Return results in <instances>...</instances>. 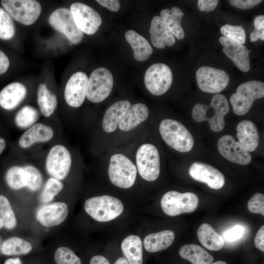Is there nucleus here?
I'll use <instances>...</instances> for the list:
<instances>
[{"instance_id": "obj_48", "label": "nucleus", "mask_w": 264, "mask_h": 264, "mask_svg": "<svg viewBox=\"0 0 264 264\" xmlns=\"http://www.w3.org/2000/svg\"><path fill=\"white\" fill-rule=\"evenodd\" d=\"M254 243L255 246L262 251L264 252V226L263 225L257 231Z\"/></svg>"}, {"instance_id": "obj_11", "label": "nucleus", "mask_w": 264, "mask_h": 264, "mask_svg": "<svg viewBox=\"0 0 264 264\" xmlns=\"http://www.w3.org/2000/svg\"><path fill=\"white\" fill-rule=\"evenodd\" d=\"M71 154L67 148L62 145L52 147L45 159V169L51 177L59 180L68 175L71 166Z\"/></svg>"}, {"instance_id": "obj_2", "label": "nucleus", "mask_w": 264, "mask_h": 264, "mask_svg": "<svg viewBox=\"0 0 264 264\" xmlns=\"http://www.w3.org/2000/svg\"><path fill=\"white\" fill-rule=\"evenodd\" d=\"M124 208L119 199L110 195L89 198L84 204L86 213L99 222H108L116 219L123 213Z\"/></svg>"}, {"instance_id": "obj_36", "label": "nucleus", "mask_w": 264, "mask_h": 264, "mask_svg": "<svg viewBox=\"0 0 264 264\" xmlns=\"http://www.w3.org/2000/svg\"><path fill=\"white\" fill-rule=\"evenodd\" d=\"M64 184L59 180L50 177L46 181L40 196V201L43 203L51 202L63 189Z\"/></svg>"}, {"instance_id": "obj_49", "label": "nucleus", "mask_w": 264, "mask_h": 264, "mask_svg": "<svg viewBox=\"0 0 264 264\" xmlns=\"http://www.w3.org/2000/svg\"><path fill=\"white\" fill-rule=\"evenodd\" d=\"M9 66V60L6 54L0 50V75L5 73Z\"/></svg>"}, {"instance_id": "obj_15", "label": "nucleus", "mask_w": 264, "mask_h": 264, "mask_svg": "<svg viewBox=\"0 0 264 264\" xmlns=\"http://www.w3.org/2000/svg\"><path fill=\"white\" fill-rule=\"evenodd\" d=\"M217 146L219 153L229 161L242 165H248L251 161L250 153L230 135L221 137Z\"/></svg>"}, {"instance_id": "obj_12", "label": "nucleus", "mask_w": 264, "mask_h": 264, "mask_svg": "<svg viewBox=\"0 0 264 264\" xmlns=\"http://www.w3.org/2000/svg\"><path fill=\"white\" fill-rule=\"evenodd\" d=\"M198 86L205 92L219 93L227 86L230 78L225 71L208 66L199 67L196 73Z\"/></svg>"}, {"instance_id": "obj_19", "label": "nucleus", "mask_w": 264, "mask_h": 264, "mask_svg": "<svg viewBox=\"0 0 264 264\" xmlns=\"http://www.w3.org/2000/svg\"><path fill=\"white\" fill-rule=\"evenodd\" d=\"M219 42L223 47L222 51L235 65L243 72H247L250 68L249 53L246 47L225 37L221 36Z\"/></svg>"}, {"instance_id": "obj_24", "label": "nucleus", "mask_w": 264, "mask_h": 264, "mask_svg": "<svg viewBox=\"0 0 264 264\" xmlns=\"http://www.w3.org/2000/svg\"><path fill=\"white\" fill-rule=\"evenodd\" d=\"M131 107L130 102L122 100L109 107L105 113L102 123L104 131L109 133L114 132Z\"/></svg>"}, {"instance_id": "obj_16", "label": "nucleus", "mask_w": 264, "mask_h": 264, "mask_svg": "<svg viewBox=\"0 0 264 264\" xmlns=\"http://www.w3.org/2000/svg\"><path fill=\"white\" fill-rule=\"evenodd\" d=\"M189 173L194 180L205 183L213 189H220L225 183L223 174L208 164L195 162L190 167Z\"/></svg>"}, {"instance_id": "obj_30", "label": "nucleus", "mask_w": 264, "mask_h": 264, "mask_svg": "<svg viewBox=\"0 0 264 264\" xmlns=\"http://www.w3.org/2000/svg\"><path fill=\"white\" fill-rule=\"evenodd\" d=\"M197 236L201 244L209 250L218 251L223 247L222 237L208 223H203L199 226Z\"/></svg>"}, {"instance_id": "obj_4", "label": "nucleus", "mask_w": 264, "mask_h": 264, "mask_svg": "<svg viewBox=\"0 0 264 264\" xmlns=\"http://www.w3.org/2000/svg\"><path fill=\"white\" fill-rule=\"evenodd\" d=\"M264 97V83L260 81H249L240 85L236 92L230 97L233 111L238 115L246 114L254 101Z\"/></svg>"}, {"instance_id": "obj_8", "label": "nucleus", "mask_w": 264, "mask_h": 264, "mask_svg": "<svg viewBox=\"0 0 264 264\" xmlns=\"http://www.w3.org/2000/svg\"><path fill=\"white\" fill-rule=\"evenodd\" d=\"M1 4L11 18L25 25L33 24L42 11L40 3L34 0H2Z\"/></svg>"}, {"instance_id": "obj_56", "label": "nucleus", "mask_w": 264, "mask_h": 264, "mask_svg": "<svg viewBox=\"0 0 264 264\" xmlns=\"http://www.w3.org/2000/svg\"><path fill=\"white\" fill-rule=\"evenodd\" d=\"M0 243H1V239H0Z\"/></svg>"}, {"instance_id": "obj_34", "label": "nucleus", "mask_w": 264, "mask_h": 264, "mask_svg": "<svg viewBox=\"0 0 264 264\" xmlns=\"http://www.w3.org/2000/svg\"><path fill=\"white\" fill-rule=\"evenodd\" d=\"M39 113L36 109L29 105L22 108L15 117L16 125L19 128L24 129L30 127L36 122Z\"/></svg>"}, {"instance_id": "obj_1", "label": "nucleus", "mask_w": 264, "mask_h": 264, "mask_svg": "<svg viewBox=\"0 0 264 264\" xmlns=\"http://www.w3.org/2000/svg\"><path fill=\"white\" fill-rule=\"evenodd\" d=\"M229 110L226 97L221 94H217L213 97L209 105L201 103L196 104L193 108L192 115L196 122L208 121L211 129L219 132L225 126L224 116Z\"/></svg>"}, {"instance_id": "obj_38", "label": "nucleus", "mask_w": 264, "mask_h": 264, "mask_svg": "<svg viewBox=\"0 0 264 264\" xmlns=\"http://www.w3.org/2000/svg\"><path fill=\"white\" fill-rule=\"evenodd\" d=\"M15 33V27L12 18L3 8L0 7V39L10 40Z\"/></svg>"}, {"instance_id": "obj_44", "label": "nucleus", "mask_w": 264, "mask_h": 264, "mask_svg": "<svg viewBox=\"0 0 264 264\" xmlns=\"http://www.w3.org/2000/svg\"><path fill=\"white\" fill-rule=\"evenodd\" d=\"M244 228L240 225H236L224 233V238L228 242H234L242 237Z\"/></svg>"}, {"instance_id": "obj_39", "label": "nucleus", "mask_w": 264, "mask_h": 264, "mask_svg": "<svg viewBox=\"0 0 264 264\" xmlns=\"http://www.w3.org/2000/svg\"><path fill=\"white\" fill-rule=\"evenodd\" d=\"M23 168L26 175V187L32 191L38 190L43 183V176L40 171L31 165H26Z\"/></svg>"}, {"instance_id": "obj_17", "label": "nucleus", "mask_w": 264, "mask_h": 264, "mask_svg": "<svg viewBox=\"0 0 264 264\" xmlns=\"http://www.w3.org/2000/svg\"><path fill=\"white\" fill-rule=\"evenodd\" d=\"M88 77L86 73L79 71L74 73L66 83L64 91L66 103L73 108L80 107L86 97Z\"/></svg>"}, {"instance_id": "obj_43", "label": "nucleus", "mask_w": 264, "mask_h": 264, "mask_svg": "<svg viewBox=\"0 0 264 264\" xmlns=\"http://www.w3.org/2000/svg\"><path fill=\"white\" fill-rule=\"evenodd\" d=\"M254 29L251 32L250 41L256 42L259 39L264 40V16H256L254 20Z\"/></svg>"}, {"instance_id": "obj_5", "label": "nucleus", "mask_w": 264, "mask_h": 264, "mask_svg": "<svg viewBox=\"0 0 264 264\" xmlns=\"http://www.w3.org/2000/svg\"><path fill=\"white\" fill-rule=\"evenodd\" d=\"M136 175L135 165L127 156L119 154L111 156L108 175L113 185L121 188H129L134 184Z\"/></svg>"}, {"instance_id": "obj_52", "label": "nucleus", "mask_w": 264, "mask_h": 264, "mask_svg": "<svg viewBox=\"0 0 264 264\" xmlns=\"http://www.w3.org/2000/svg\"><path fill=\"white\" fill-rule=\"evenodd\" d=\"M114 264H129L127 259L123 257L119 258Z\"/></svg>"}, {"instance_id": "obj_37", "label": "nucleus", "mask_w": 264, "mask_h": 264, "mask_svg": "<svg viewBox=\"0 0 264 264\" xmlns=\"http://www.w3.org/2000/svg\"><path fill=\"white\" fill-rule=\"evenodd\" d=\"M0 218L6 229H12L16 226L15 213L8 199L3 195H0Z\"/></svg>"}, {"instance_id": "obj_13", "label": "nucleus", "mask_w": 264, "mask_h": 264, "mask_svg": "<svg viewBox=\"0 0 264 264\" xmlns=\"http://www.w3.org/2000/svg\"><path fill=\"white\" fill-rule=\"evenodd\" d=\"M70 11L79 30L88 35L95 34L102 23L99 14L92 7L80 2H74Z\"/></svg>"}, {"instance_id": "obj_7", "label": "nucleus", "mask_w": 264, "mask_h": 264, "mask_svg": "<svg viewBox=\"0 0 264 264\" xmlns=\"http://www.w3.org/2000/svg\"><path fill=\"white\" fill-rule=\"evenodd\" d=\"M113 86V78L106 68H96L88 79L86 97L90 102L99 103L110 94Z\"/></svg>"}, {"instance_id": "obj_29", "label": "nucleus", "mask_w": 264, "mask_h": 264, "mask_svg": "<svg viewBox=\"0 0 264 264\" xmlns=\"http://www.w3.org/2000/svg\"><path fill=\"white\" fill-rule=\"evenodd\" d=\"M184 13L177 7H172L171 9H164L160 12V17L167 28L178 40L185 37L184 31L181 22Z\"/></svg>"}, {"instance_id": "obj_45", "label": "nucleus", "mask_w": 264, "mask_h": 264, "mask_svg": "<svg viewBox=\"0 0 264 264\" xmlns=\"http://www.w3.org/2000/svg\"><path fill=\"white\" fill-rule=\"evenodd\" d=\"M263 1L262 0H230L229 3L241 9H250Z\"/></svg>"}, {"instance_id": "obj_27", "label": "nucleus", "mask_w": 264, "mask_h": 264, "mask_svg": "<svg viewBox=\"0 0 264 264\" xmlns=\"http://www.w3.org/2000/svg\"><path fill=\"white\" fill-rule=\"evenodd\" d=\"M125 37L131 46L136 61L142 62L149 58L153 50L144 37L134 30H129L126 32Z\"/></svg>"}, {"instance_id": "obj_41", "label": "nucleus", "mask_w": 264, "mask_h": 264, "mask_svg": "<svg viewBox=\"0 0 264 264\" xmlns=\"http://www.w3.org/2000/svg\"><path fill=\"white\" fill-rule=\"evenodd\" d=\"M220 31L224 37L230 40L242 44L245 42V32L242 26L225 24L220 28Z\"/></svg>"}, {"instance_id": "obj_9", "label": "nucleus", "mask_w": 264, "mask_h": 264, "mask_svg": "<svg viewBox=\"0 0 264 264\" xmlns=\"http://www.w3.org/2000/svg\"><path fill=\"white\" fill-rule=\"evenodd\" d=\"M136 162L139 174L148 181L157 179L160 174V157L156 148L151 144H144L137 150Z\"/></svg>"}, {"instance_id": "obj_23", "label": "nucleus", "mask_w": 264, "mask_h": 264, "mask_svg": "<svg viewBox=\"0 0 264 264\" xmlns=\"http://www.w3.org/2000/svg\"><path fill=\"white\" fill-rule=\"evenodd\" d=\"M237 137L238 141L249 152L254 151L259 143V135L257 126L252 121L244 120L237 125Z\"/></svg>"}, {"instance_id": "obj_35", "label": "nucleus", "mask_w": 264, "mask_h": 264, "mask_svg": "<svg viewBox=\"0 0 264 264\" xmlns=\"http://www.w3.org/2000/svg\"><path fill=\"white\" fill-rule=\"evenodd\" d=\"M5 180L8 186L13 190L26 187V175L23 167L15 166L10 168L6 173Z\"/></svg>"}, {"instance_id": "obj_55", "label": "nucleus", "mask_w": 264, "mask_h": 264, "mask_svg": "<svg viewBox=\"0 0 264 264\" xmlns=\"http://www.w3.org/2000/svg\"><path fill=\"white\" fill-rule=\"evenodd\" d=\"M3 227V222L1 219L0 218V229Z\"/></svg>"}, {"instance_id": "obj_51", "label": "nucleus", "mask_w": 264, "mask_h": 264, "mask_svg": "<svg viewBox=\"0 0 264 264\" xmlns=\"http://www.w3.org/2000/svg\"><path fill=\"white\" fill-rule=\"evenodd\" d=\"M4 264H22V263L20 258H15L6 260Z\"/></svg>"}, {"instance_id": "obj_25", "label": "nucleus", "mask_w": 264, "mask_h": 264, "mask_svg": "<svg viewBox=\"0 0 264 264\" xmlns=\"http://www.w3.org/2000/svg\"><path fill=\"white\" fill-rule=\"evenodd\" d=\"M149 110L146 105L136 103L130 108L119 124V128L124 132L130 131L145 121L149 116Z\"/></svg>"}, {"instance_id": "obj_46", "label": "nucleus", "mask_w": 264, "mask_h": 264, "mask_svg": "<svg viewBox=\"0 0 264 264\" xmlns=\"http://www.w3.org/2000/svg\"><path fill=\"white\" fill-rule=\"evenodd\" d=\"M218 2V0H198V7L200 11L209 12L216 8Z\"/></svg>"}, {"instance_id": "obj_3", "label": "nucleus", "mask_w": 264, "mask_h": 264, "mask_svg": "<svg viewBox=\"0 0 264 264\" xmlns=\"http://www.w3.org/2000/svg\"><path fill=\"white\" fill-rule=\"evenodd\" d=\"M159 131L163 140L176 151L186 153L192 149L194 138L180 122L174 119H164L159 125Z\"/></svg>"}, {"instance_id": "obj_22", "label": "nucleus", "mask_w": 264, "mask_h": 264, "mask_svg": "<svg viewBox=\"0 0 264 264\" xmlns=\"http://www.w3.org/2000/svg\"><path fill=\"white\" fill-rule=\"evenodd\" d=\"M26 94V88L22 84L10 83L0 92V106L6 110H13L23 100Z\"/></svg>"}, {"instance_id": "obj_54", "label": "nucleus", "mask_w": 264, "mask_h": 264, "mask_svg": "<svg viewBox=\"0 0 264 264\" xmlns=\"http://www.w3.org/2000/svg\"><path fill=\"white\" fill-rule=\"evenodd\" d=\"M211 264H227L225 262L223 261H218Z\"/></svg>"}, {"instance_id": "obj_6", "label": "nucleus", "mask_w": 264, "mask_h": 264, "mask_svg": "<svg viewBox=\"0 0 264 264\" xmlns=\"http://www.w3.org/2000/svg\"><path fill=\"white\" fill-rule=\"evenodd\" d=\"M198 197L192 192L180 193L170 191L166 193L161 199V207L163 212L170 216L191 213L198 207Z\"/></svg>"}, {"instance_id": "obj_28", "label": "nucleus", "mask_w": 264, "mask_h": 264, "mask_svg": "<svg viewBox=\"0 0 264 264\" xmlns=\"http://www.w3.org/2000/svg\"><path fill=\"white\" fill-rule=\"evenodd\" d=\"M121 247L129 264H142V242L139 236L135 235L127 236L123 240Z\"/></svg>"}, {"instance_id": "obj_31", "label": "nucleus", "mask_w": 264, "mask_h": 264, "mask_svg": "<svg viewBox=\"0 0 264 264\" xmlns=\"http://www.w3.org/2000/svg\"><path fill=\"white\" fill-rule=\"evenodd\" d=\"M180 256L192 264H211L214 257L202 247L194 244L183 245L179 250Z\"/></svg>"}, {"instance_id": "obj_33", "label": "nucleus", "mask_w": 264, "mask_h": 264, "mask_svg": "<svg viewBox=\"0 0 264 264\" xmlns=\"http://www.w3.org/2000/svg\"><path fill=\"white\" fill-rule=\"evenodd\" d=\"M32 249L31 244L17 237H12L4 240L0 245L1 253L6 256L25 255Z\"/></svg>"}, {"instance_id": "obj_50", "label": "nucleus", "mask_w": 264, "mask_h": 264, "mask_svg": "<svg viewBox=\"0 0 264 264\" xmlns=\"http://www.w3.org/2000/svg\"><path fill=\"white\" fill-rule=\"evenodd\" d=\"M89 264H110V263L105 257L101 255H95L91 258Z\"/></svg>"}, {"instance_id": "obj_26", "label": "nucleus", "mask_w": 264, "mask_h": 264, "mask_svg": "<svg viewBox=\"0 0 264 264\" xmlns=\"http://www.w3.org/2000/svg\"><path fill=\"white\" fill-rule=\"evenodd\" d=\"M175 239V234L173 231L170 230L151 233L144 238V246L148 252H157L170 246Z\"/></svg>"}, {"instance_id": "obj_32", "label": "nucleus", "mask_w": 264, "mask_h": 264, "mask_svg": "<svg viewBox=\"0 0 264 264\" xmlns=\"http://www.w3.org/2000/svg\"><path fill=\"white\" fill-rule=\"evenodd\" d=\"M37 102L42 114L45 117L50 116L57 106L56 96L44 83L40 84L38 87Z\"/></svg>"}, {"instance_id": "obj_53", "label": "nucleus", "mask_w": 264, "mask_h": 264, "mask_svg": "<svg viewBox=\"0 0 264 264\" xmlns=\"http://www.w3.org/2000/svg\"><path fill=\"white\" fill-rule=\"evenodd\" d=\"M6 147V142L5 140L0 137V154L2 153Z\"/></svg>"}, {"instance_id": "obj_21", "label": "nucleus", "mask_w": 264, "mask_h": 264, "mask_svg": "<svg viewBox=\"0 0 264 264\" xmlns=\"http://www.w3.org/2000/svg\"><path fill=\"white\" fill-rule=\"evenodd\" d=\"M149 32L153 46L158 48L162 49L166 46H171L176 43L175 37L159 16H156L153 18Z\"/></svg>"}, {"instance_id": "obj_47", "label": "nucleus", "mask_w": 264, "mask_h": 264, "mask_svg": "<svg viewBox=\"0 0 264 264\" xmlns=\"http://www.w3.org/2000/svg\"><path fill=\"white\" fill-rule=\"evenodd\" d=\"M96 1L111 11H118L120 8V3L118 0H97Z\"/></svg>"}, {"instance_id": "obj_18", "label": "nucleus", "mask_w": 264, "mask_h": 264, "mask_svg": "<svg viewBox=\"0 0 264 264\" xmlns=\"http://www.w3.org/2000/svg\"><path fill=\"white\" fill-rule=\"evenodd\" d=\"M68 213L67 204L63 202L46 204L38 208L37 220L43 226L52 227L58 225L66 218Z\"/></svg>"}, {"instance_id": "obj_20", "label": "nucleus", "mask_w": 264, "mask_h": 264, "mask_svg": "<svg viewBox=\"0 0 264 264\" xmlns=\"http://www.w3.org/2000/svg\"><path fill=\"white\" fill-rule=\"evenodd\" d=\"M53 135L54 131L51 127L43 123H36L22 135L18 144L21 148L26 149L37 142H47Z\"/></svg>"}, {"instance_id": "obj_10", "label": "nucleus", "mask_w": 264, "mask_h": 264, "mask_svg": "<svg viewBox=\"0 0 264 264\" xmlns=\"http://www.w3.org/2000/svg\"><path fill=\"white\" fill-rule=\"evenodd\" d=\"M173 82V74L170 67L164 64L151 65L146 70L144 83L147 90L153 95L159 96L165 93Z\"/></svg>"}, {"instance_id": "obj_42", "label": "nucleus", "mask_w": 264, "mask_h": 264, "mask_svg": "<svg viewBox=\"0 0 264 264\" xmlns=\"http://www.w3.org/2000/svg\"><path fill=\"white\" fill-rule=\"evenodd\" d=\"M248 210L255 214L264 216V195L261 193L254 194L249 200L247 204Z\"/></svg>"}, {"instance_id": "obj_40", "label": "nucleus", "mask_w": 264, "mask_h": 264, "mask_svg": "<svg viewBox=\"0 0 264 264\" xmlns=\"http://www.w3.org/2000/svg\"><path fill=\"white\" fill-rule=\"evenodd\" d=\"M54 257L56 264H82L80 258L75 253L65 246L58 248Z\"/></svg>"}, {"instance_id": "obj_14", "label": "nucleus", "mask_w": 264, "mask_h": 264, "mask_svg": "<svg viewBox=\"0 0 264 264\" xmlns=\"http://www.w3.org/2000/svg\"><path fill=\"white\" fill-rule=\"evenodd\" d=\"M49 23L73 44L79 43L83 37V33L76 26L67 8H60L53 11L49 18Z\"/></svg>"}]
</instances>
